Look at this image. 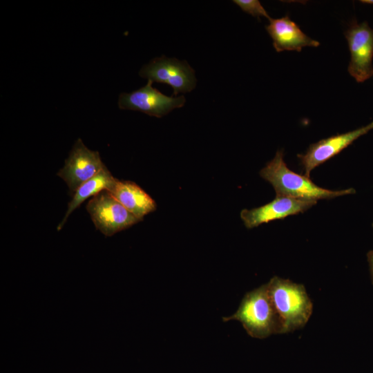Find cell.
Wrapping results in <instances>:
<instances>
[{
  "label": "cell",
  "instance_id": "6da1fadb",
  "mask_svg": "<svg viewBox=\"0 0 373 373\" xmlns=\"http://www.w3.org/2000/svg\"><path fill=\"white\" fill-rule=\"evenodd\" d=\"M260 175L273 186L276 196L317 201L355 193L353 188L332 191L318 186L309 178L290 170L282 151L276 152L273 160L260 170Z\"/></svg>",
  "mask_w": 373,
  "mask_h": 373
},
{
  "label": "cell",
  "instance_id": "7a4b0ae2",
  "mask_svg": "<svg viewBox=\"0 0 373 373\" xmlns=\"http://www.w3.org/2000/svg\"><path fill=\"white\" fill-rule=\"evenodd\" d=\"M267 285L280 323L281 333L291 332L303 327L313 311V303L305 286L276 276Z\"/></svg>",
  "mask_w": 373,
  "mask_h": 373
},
{
  "label": "cell",
  "instance_id": "3957f363",
  "mask_svg": "<svg viewBox=\"0 0 373 373\" xmlns=\"http://www.w3.org/2000/svg\"><path fill=\"white\" fill-rule=\"evenodd\" d=\"M223 321H239L247 333L256 338H265L282 334L277 313L270 298L267 285L264 284L245 294L237 311Z\"/></svg>",
  "mask_w": 373,
  "mask_h": 373
},
{
  "label": "cell",
  "instance_id": "277c9868",
  "mask_svg": "<svg viewBox=\"0 0 373 373\" xmlns=\"http://www.w3.org/2000/svg\"><path fill=\"white\" fill-rule=\"evenodd\" d=\"M86 210L95 227L105 236H112L142 220L119 203L107 190L93 196Z\"/></svg>",
  "mask_w": 373,
  "mask_h": 373
},
{
  "label": "cell",
  "instance_id": "5b68a950",
  "mask_svg": "<svg viewBox=\"0 0 373 373\" xmlns=\"http://www.w3.org/2000/svg\"><path fill=\"white\" fill-rule=\"evenodd\" d=\"M140 75L148 80L164 83L173 89V95L191 91L196 85L194 70L185 61L162 56L144 66Z\"/></svg>",
  "mask_w": 373,
  "mask_h": 373
},
{
  "label": "cell",
  "instance_id": "8992f818",
  "mask_svg": "<svg viewBox=\"0 0 373 373\" xmlns=\"http://www.w3.org/2000/svg\"><path fill=\"white\" fill-rule=\"evenodd\" d=\"M345 36L351 55L348 72L357 82H363L373 75V30L366 21H354Z\"/></svg>",
  "mask_w": 373,
  "mask_h": 373
},
{
  "label": "cell",
  "instance_id": "52a82bcc",
  "mask_svg": "<svg viewBox=\"0 0 373 373\" xmlns=\"http://www.w3.org/2000/svg\"><path fill=\"white\" fill-rule=\"evenodd\" d=\"M104 167L99 152L88 149L79 138L57 175L66 183L70 194H74L82 184Z\"/></svg>",
  "mask_w": 373,
  "mask_h": 373
},
{
  "label": "cell",
  "instance_id": "ba28073f",
  "mask_svg": "<svg viewBox=\"0 0 373 373\" xmlns=\"http://www.w3.org/2000/svg\"><path fill=\"white\" fill-rule=\"evenodd\" d=\"M152 84L153 81L149 80L146 86L137 90L122 93L118 102L119 108L139 111L151 116L162 117L184 105V96H166L153 88Z\"/></svg>",
  "mask_w": 373,
  "mask_h": 373
},
{
  "label": "cell",
  "instance_id": "9c48e42d",
  "mask_svg": "<svg viewBox=\"0 0 373 373\" xmlns=\"http://www.w3.org/2000/svg\"><path fill=\"white\" fill-rule=\"evenodd\" d=\"M373 129V122L347 133L336 135L312 144L304 154H298L304 175L309 178L311 171L338 154L354 140Z\"/></svg>",
  "mask_w": 373,
  "mask_h": 373
},
{
  "label": "cell",
  "instance_id": "30bf717a",
  "mask_svg": "<svg viewBox=\"0 0 373 373\" xmlns=\"http://www.w3.org/2000/svg\"><path fill=\"white\" fill-rule=\"evenodd\" d=\"M316 200L276 196L269 203L252 209H243L240 218L245 227L251 229L263 223L303 213L316 204Z\"/></svg>",
  "mask_w": 373,
  "mask_h": 373
},
{
  "label": "cell",
  "instance_id": "8fae6325",
  "mask_svg": "<svg viewBox=\"0 0 373 373\" xmlns=\"http://www.w3.org/2000/svg\"><path fill=\"white\" fill-rule=\"evenodd\" d=\"M269 21V23L265 28L278 52L283 50L300 52L303 47L320 45L318 41L305 35L287 15L280 19L270 18Z\"/></svg>",
  "mask_w": 373,
  "mask_h": 373
},
{
  "label": "cell",
  "instance_id": "7c38bea8",
  "mask_svg": "<svg viewBox=\"0 0 373 373\" xmlns=\"http://www.w3.org/2000/svg\"><path fill=\"white\" fill-rule=\"evenodd\" d=\"M108 191L127 210L141 220L156 209L154 200L131 181L117 180Z\"/></svg>",
  "mask_w": 373,
  "mask_h": 373
},
{
  "label": "cell",
  "instance_id": "4fadbf2b",
  "mask_svg": "<svg viewBox=\"0 0 373 373\" xmlns=\"http://www.w3.org/2000/svg\"><path fill=\"white\" fill-rule=\"evenodd\" d=\"M117 180V179L113 176L109 170L104 167L95 176L82 184L75 191L72 200L68 203L66 212L57 225V230L61 229L73 211L86 199L95 196L104 190L110 191Z\"/></svg>",
  "mask_w": 373,
  "mask_h": 373
},
{
  "label": "cell",
  "instance_id": "5bb4252c",
  "mask_svg": "<svg viewBox=\"0 0 373 373\" xmlns=\"http://www.w3.org/2000/svg\"><path fill=\"white\" fill-rule=\"evenodd\" d=\"M233 2L238 5L244 12L254 17H259L262 16L268 19H270L268 13L258 0H234Z\"/></svg>",
  "mask_w": 373,
  "mask_h": 373
},
{
  "label": "cell",
  "instance_id": "9a60e30c",
  "mask_svg": "<svg viewBox=\"0 0 373 373\" xmlns=\"http://www.w3.org/2000/svg\"><path fill=\"white\" fill-rule=\"evenodd\" d=\"M367 258L370 267L371 279L373 283V250H370L367 252Z\"/></svg>",
  "mask_w": 373,
  "mask_h": 373
},
{
  "label": "cell",
  "instance_id": "2e32d148",
  "mask_svg": "<svg viewBox=\"0 0 373 373\" xmlns=\"http://www.w3.org/2000/svg\"><path fill=\"white\" fill-rule=\"evenodd\" d=\"M360 1L361 3H366V4H373V0H362Z\"/></svg>",
  "mask_w": 373,
  "mask_h": 373
},
{
  "label": "cell",
  "instance_id": "e0dca14e",
  "mask_svg": "<svg viewBox=\"0 0 373 373\" xmlns=\"http://www.w3.org/2000/svg\"><path fill=\"white\" fill-rule=\"evenodd\" d=\"M372 227H373V224H372Z\"/></svg>",
  "mask_w": 373,
  "mask_h": 373
}]
</instances>
